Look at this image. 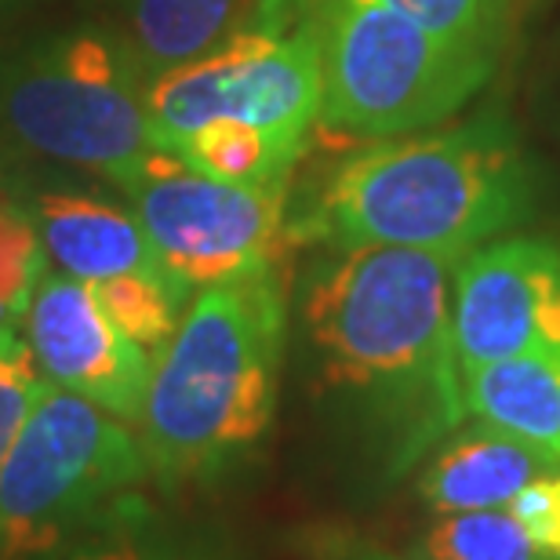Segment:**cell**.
Wrapping results in <instances>:
<instances>
[{"label":"cell","mask_w":560,"mask_h":560,"mask_svg":"<svg viewBox=\"0 0 560 560\" xmlns=\"http://www.w3.org/2000/svg\"><path fill=\"white\" fill-rule=\"evenodd\" d=\"M452 255L324 248L299 284L313 378L400 477L466 419L452 342Z\"/></svg>","instance_id":"obj_1"},{"label":"cell","mask_w":560,"mask_h":560,"mask_svg":"<svg viewBox=\"0 0 560 560\" xmlns=\"http://www.w3.org/2000/svg\"><path fill=\"white\" fill-rule=\"evenodd\" d=\"M535 208V172L517 131L488 109L474 120L364 142L288 219L291 244L416 248L463 259L521 226Z\"/></svg>","instance_id":"obj_2"},{"label":"cell","mask_w":560,"mask_h":560,"mask_svg":"<svg viewBox=\"0 0 560 560\" xmlns=\"http://www.w3.org/2000/svg\"><path fill=\"white\" fill-rule=\"evenodd\" d=\"M291 310L280 270L194 291L153 353L139 441L164 488L215 485L277 419Z\"/></svg>","instance_id":"obj_3"},{"label":"cell","mask_w":560,"mask_h":560,"mask_svg":"<svg viewBox=\"0 0 560 560\" xmlns=\"http://www.w3.org/2000/svg\"><path fill=\"white\" fill-rule=\"evenodd\" d=\"M320 48L317 128L353 142L452 120L495 70L499 48L425 30L378 0H313Z\"/></svg>","instance_id":"obj_4"},{"label":"cell","mask_w":560,"mask_h":560,"mask_svg":"<svg viewBox=\"0 0 560 560\" xmlns=\"http://www.w3.org/2000/svg\"><path fill=\"white\" fill-rule=\"evenodd\" d=\"M0 131L22 153L120 186L156 150L145 77L109 26L19 51L0 70Z\"/></svg>","instance_id":"obj_5"},{"label":"cell","mask_w":560,"mask_h":560,"mask_svg":"<svg viewBox=\"0 0 560 560\" xmlns=\"http://www.w3.org/2000/svg\"><path fill=\"white\" fill-rule=\"evenodd\" d=\"M150 477L128 422L40 378L0 463V560H37L81 539Z\"/></svg>","instance_id":"obj_6"},{"label":"cell","mask_w":560,"mask_h":560,"mask_svg":"<svg viewBox=\"0 0 560 560\" xmlns=\"http://www.w3.org/2000/svg\"><path fill=\"white\" fill-rule=\"evenodd\" d=\"M145 109L156 150L215 117L259 125L306 153L320 114V48L313 0H255L252 15L194 62L153 77Z\"/></svg>","instance_id":"obj_7"},{"label":"cell","mask_w":560,"mask_h":560,"mask_svg":"<svg viewBox=\"0 0 560 560\" xmlns=\"http://www.w3.org/2000/svg\"><path fill=\"white\" fill-rule=\"evenodd\" d=\"M117 189L156 259L189 291L280 270L291 248V183H222L153 150Z\"/></svg>","instance_id":"obj_8"},{"label":"cell","mask_w":560,"mask_h":560,"mask_svg":"<svg viewBox=\"0 0 560 560\" xmlns=\"http://www.w3.org/2000/svg\"><path fill=\"white\" fill-rule=\"evenodd\" d=\"M452 342L458 375L560 350V244L506 237L463 255L452 284Z\"/></svg>","instance_id":"obj_9"},{"label":"cell","mask_w":560,"mask_h":560,"mask_svg":"<svg viewBox=\"0 0 560 560\" xmlns=\"http://www.w3.org/2000/svg\"><path fill=\"white\" fill-rule=\"evenodd\" d=\"M22 331L48 383L92 400L120 422H139L153 357L117 328L92 284L44 266Z\"/></svg>","instance_id":"obj_10"},{"label":"cell","mask_w":560,"mask_h":560,"mask_svg":"<svg viewBox=\"0 0 560 560\" xmlns=\"http://www.w3.org/2000/svg\"><path fill=\"white\" fill-rule=\"evenodd\" d=\"M22 205L37 226L48 266L81 284L95 288L103 280L164 266L128 205L88 194H62V189L22 200Z\"/></svg>","instance_id":"obj_11"},{"label":"cell","mask_w":560,"mask_h":560,"mask_svg":"<svg viewBox=\"0 0 560 560\" xmlns=\"http://www.w3.org/2000/svg\"><path fill=\"white\" fill-rule=\"evenodd\" d=\"M557 469L532 444L488 422L447 433L419 477L422 502L436 517L469 510H506L528 480Z\"/></svg>","instance_id":"obj_12"},{"label":"cell","mask_w":560,"mask_h":560,"mask_svg":"<svg viewBox=\"0 0 560 560\" xmlns=\"http://www.w3.org/2000/svg\"><path fill=\"white\" fill-rule=\"evenodd\" d=\"M466 416L517 436L560 469V350L521 353L463 375Z\"/></svg>","instance_id":"obj_13"},{"label":"cell","mask_w":560,"mask_h":560,"mask_svg":"<svg viewBox=\"0 0 560 560\" xmlns=\"http://www.w3.org/2000/svg\"><path fill=\"white\" fill-rule=\"evenodd\" d=\"M120 44L139 62L145 84L226 40L255 0H109Z\"/></svg>","instance_id":"obj_14"},{"label":"cell","mask_w":560,"mask_h":560,"mask_svg":"<svg viewBox=\"0 0 560 560\" xmlns=\"http://www.w3.org/2000/svg\"><path fill=\"white\" fill-rule=\"evenodd\" d=\"M175 156H183L189 167L205 172L222 183L241 186H266V183H291L302 161L299 150H291L270 131L248 120L215 117L200 125L194 136L178 142Z\"/></svg>","instance_id":"obj_15"},{"label":"cell","mask_w":560,"mask_h":560,"mask_svg":"<svg viewBox=\"0 0 560 560\" xmlns=\"http://www.w3.org/2000/svg\"><path fill=\"white\" fill-rule=\"evenodd\" d=\"M95 295L117 328L153 357L175 335L194 291L161 266V270L103 280L95 284Z\"/></svg>","instance_id":"obj_16"},{"label":"cell","mask_w":560,"mask_h":560,"mask_svg":"<svg viewBox=\"0 0 560 560\" xmlns=\"http://www.w3.org/2000/svg\"><path fill=\"white\" fill-rule=\"evenodd\" d=\"M419 560H553L510 510L441 513L419 542Z\"/></svg>","instance_id":"obj_17"},{"label":"cell","mask_w":560,"mask_h":560,"mask_svg":"<svg viewBox=\"0 0 560 560\" xmlns=\"http://www.w3.org/2000/svg\"><path fill=\"white\" fill-rule=\"evenodd\" d=\"M62 560H222L197 546L167 539L161 528H150V517L139 502L120 499L95 528L70 542Z\"/></svg>","instance_id":"obj_18"},{"label":"cell","mask_w":560,"mask_h":560,"mask_svg":"<svg viewBox=\"0 0 560 560\" xmlns=\"http://www.w3.org/2000/svg\"><path fill=\"white\" fill-rule=\"evenodd\" d=\"M44 248L22 200L0 197V302L22 320L44 273Z\"/></svg>","instance_id":"obj_19"},{"label":"cell","mask_w":560,"mask_h":560,"mask_svg":"<svg viewBox=\"0 0 560 560\" xmlns=\"http://www.w3.org/2000/svg\"><path fill=\"white\" fill-rule=\"evenodd\" d=\"M378 4L397 8L400 15L422 22L425 30L444 33V37L499 48V33L517 0H378Z\"/></svg>","instance_id":"obj_20"},{"label":"cell","mask_w":560,"mask_h":560,"mask_svg":"<svg viewBox=\"0 0 560 560\" xmlns=\"http://www.w3.org/2000/svg\"><path fill=\"white\" fill-rule=\"evenodd\" d=\"M40 378L44 375L33 361L30 342L19 339V335H4L0 339V463H4L22 422L30 416Z\"/></svg>","instance_id":"obj_21"},{"label":"cell","mask_w":560,"mask_h":560,"mask_svg":"<svg viewBox=\"0 0 560 560\" xmlns=\"http://www.w3.org/2000/svg\"><path fill=\"white\" fill-rule=\"evenodd\" d=\"M546 557L560 560V469L528 480L506 506Z\"/></svg>","instance_id":"obj_22"},{"label":"cell","mask_w":560,"mask_h":560,"mask_svg":"<svg viewBox=\"0 0 560 560\" xmlns=\"http://www.w3.org/2000/svg\"><path fill=\"white\" fill-rule=\"evenodd\" d=\"M353 560H400V557H389V553H361V557H353Z\"/></svg>","instance_id":"obj_23"},{"label":"cell","mask_w":560,"mask_h":560,"mask_svg":"<svg viewBox=\"0 0 560 560\" xmlns=\"http://www.w3.org/2000/svg\"><path fill=\"white\" fill-rule=\"evenodd\" d=\"M0 4H8V0H0Z\"/></svg>","instance_id":"obj_24"}]
</instances>
